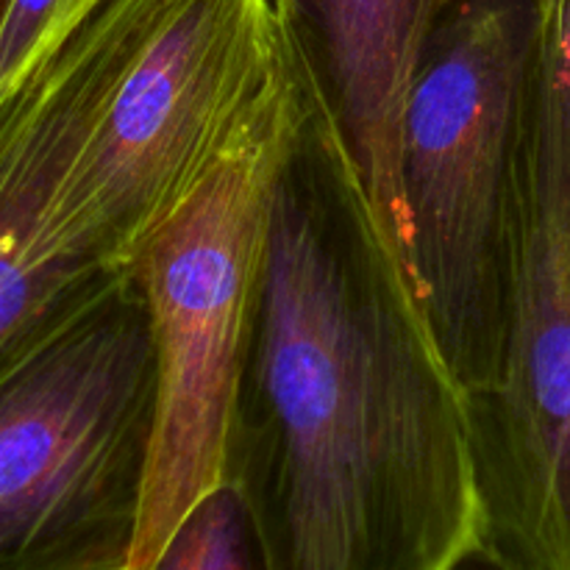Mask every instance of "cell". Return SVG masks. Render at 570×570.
I'll use <instances>...</instances> for the list:
<instances>
[{
  "label": "cell",
  "instance_id": "obj_11",
  "mask_svg": "<svg viewBox=\"0 0 570 570\" xmlns=\"http://www.w3.org/2000/svg\"><path fill=\"white\" fill-rule=\"evenodd\" d=\"M454 570H504V568H501L495 560H490L482 549H476L471 557H465V560H462Z\"/></svg>",
  "mask_w": 570,
  "mask_h": 570
},
{
  "label": "cell",
  "instance_id": "obj_9",
  "mask_svg": "<svg viewBox=\"0 0 570 570\" xmlns=\"http://www.w3.org/2000/svg\"><path fill=\"white\" fill-rule=\"evenodd\" d=\"M150 570H265L254 527L234 488L206 495Z\"/></svg>",
  "mask_w": 570,
  "mask_h": 570
},
{
  "label": "cell",
  "instance_id": "obj_6",
  "mask_svg": "<svg viewBox=\"0 0 570 570\" xmlns=\"http://www.w3.org/2000/svg\"><path fill=\"white\" fill-rule=\"evenodd\" d=\"M304 48L287 0H173L117 78L65 200L109 271L193 195Z\"/></svg>",
  "mask_w": 570,
  "mask_h": 570
},
{
  "label": "cell",
  "instance_id": "obj_10",
  "mask_svg": "<svg viewBox=\"0 0 570 570\" xmlns=\"http://www.w3.org/2000/svg\"><path fill=\"white\" fill-rule=\"evenodd\" d=\"M534 20L570 100V0H534Z\"/></svg>",
  "mask_w": 570,
  "mask_h": 570
},
{
  "label": "cell",
  "instance_id": "obj_1",
  "mask_svg": "<svg viewBox=\"0 0 570 570\" xmlns=\"http://www.w3.org/2000/svg\"><path fill=\"white\" fill-rule=\"evenodd\" d=\"M226 484L265 570H454L482 549L471 401L321 65L273 200Z\"/></svg>",
  "mask_w": 570,
  "mask_h": 570
},
{
  "label": "cell",
  "instance_id": "obj_2",
  "mask_svg": "<svg viewBox=\"0 0 570 570\" xmlns=\"http://www.w3.org/2000/svg\"><path fill=\"white\" fill-rule=\"evenodd\" d=\"M317 78L298 59L237 142L131 262L154 340V429L131 570H150L189 512L226 488L259 315L273 200Z\"/></svg>",
  "mask_w": 570,
  "mask_h": 570
},
{
  "label": "cell",
  "instance_id": "obj_5",
  "mask_svg": "<svg viewBox=\"0 0 570 570\" xmlns=\"http://www.w3.org/2000/svg\"><path fill=\"white\" fill-rule=\"evenodd\" d=\"M471 423L484 554L504 570H570V100L538 20L512 156L504 348Z\"/></svg>",
  "mask_w": 570,
  "mask_h": 570
},
{
  "label": "cell",
  "instance_id": "obj_12",
  "mask_svg": "<svg viewBox=\"0 0 570 570\" xmlns=\"http://www.w3.org/2000/svg\"><path fill=\"white\" fill-rule=\"evenodd\" d=\"M6 3H9V0H0V20H3V11H6Z\"/></svg>",
  "mask_w": 570,
  "mask_h": 570
},
{
  "label": "cell",
  "instance_id": "obj_4",
  "mask_svg": "<svg viewBox=\"0 0 570 570\" xmlns=\"http://www.w3.org/2000/svg\"><path fill=\"white\" fill-rule=\"evenodd\" d=\"M154 390L131 273L0 384V570H131Z\"/></svg>",
  "mask_w": 570,
  "mask_h": 570
},
{
  "label": "cell",
  "instance_id": "obj_8",
  "mask_svg": "<svg viewBox=\"0 0 570 570\" xmlns=\"http://www.w3.org/2000/svg\"><path fill=\"white\" fill-rule=\"evenodd\" d=\"M287 3L315 50L384 237L412 276L410 220L401 193V122L426 37L449 0Z\"/></svg>",
  "mask_w": 570,
  "mask_h": 570
},
{
  "label": "cell",
  "instance_id": "obj_3",
  "mask_svg": "<svg viewBox=\"0 0 570 570\" xmlns=\"http://www.w3.org/2000/svg\"><path fill=\"white\" fill-rule=\"evenodd\" d=\"M534 0H449L401 122L412 278L443 360L476 401L504 348L507 212Z\"/></svg>",
  "mask_w": 570,
  "mask_h": 570
},
{
  "label": "cell",
  "instance_id": "obj_7",
  "mask_svg": "<svg viewBox=\"0 0 570 570\" xmlns=\"http://www.w3.org/2000/svg\"><path fill=\"white\" fill-rule=\"evenodd\" d=\"M173 0H106L45 31L0 89V384L115 278L67 215V178Z\"/></svg>",
  "mask_w": 570,
  "mask_h": 570
}]
</instances>
